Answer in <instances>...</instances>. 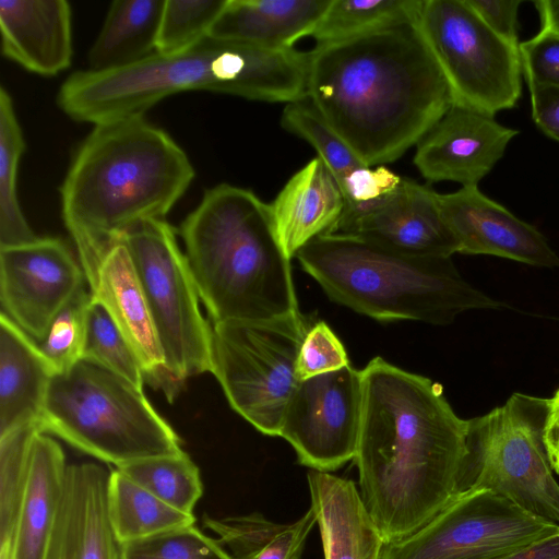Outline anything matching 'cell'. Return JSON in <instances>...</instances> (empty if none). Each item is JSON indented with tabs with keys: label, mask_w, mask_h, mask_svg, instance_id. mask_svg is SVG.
Here are the masks:
<instances>
[{
	"label": "cell",
	"mask_w": 559,
	"mask_h": 559,
	"mask_svg": "<svg viewBox=\"0 0 559 559\" xmlns=\"http://www.w3.org/2000/svg\"><path fill=\"white\" fill-rule=\"evenodd\" d=\"M349 365L346 349L331 328L319 321L306 333L297 358L300 381L340 370Z\"/></svg>",
	"instance_id": "74e56055"
},
{
	"label": "cell",
	"mask_w": 559,
	"mask_h": 559,
	"mask_svg": "<svg viewBox=\"0 0 559 559\" xmlns=\"http://www.w3.org/2000/svg\"><path fill=\"white\" fill-rule=\"evenodd\" d=\"M540 16V31L559 35V0H538L534 2Z\"/></svg>",
	"instance_id": "f6af8a7d"
},
{
	"label": "cell",
	"mask_w": 559,
	"mask_h": 559,
	"mask_svg": "<svg viewBox=\"0 0 559 559\" xmlns=\"http://www.w3.org/2000/svg\"><path fill=\"white\" fill-rule=\"evenodd\" d=\"M39 423L45 433L116 467L185 452L142 388L86 358L55 374Z\"/></svg>",
	"instance_id": "52a82bcc"
},
{
	"label": "cell",
	"mask_w": 559,
	"mask_h": 559,
	"mask_svg": "<svg viewBox=\"0 0 559 559\" xmlns=\"http://www.w3.org/2000/svg\"><path fill=\"white\" fill-rule=\"evenodd\" d=\"M227 0H165L156 52L181 51L210 35Z\"/></svg>",
	"instance_id": "e575fe53"
},
{
	"label": "cell",
	"mask_w": 559,
	"mask_h": 559,
	"mask_svg": "<svg viewBox=\"0 0 559 559\" xmlns=\"http://www.w3.org/2000/svg\"><path fill=\"white\" fill-rule=\"evenodd\" d=\"M423 0H331L310 37L325 45L414 23Z\"/></svg>",
	"instance_id": "f1b7e54d"
},
{
	"label": "cell",
	"mask_w": 559,
	"mask_h": 559,
	"mask_svg": "<svg viewBox=\"0 0 559 559\" xmlns=\"http://www.w3.org/2000/svg\"><path fill=\"white\" fill-rule=\"evenodd\" d=\"M108 510L120 545L195 523L193 513L169 506L118 468L109 475Z\"/></svg>",
	"instance_id": "83f0119b"
},
{
	"label": "cell",
	"mask_w": 559,
	"mask_h": 559,
	"mask_svg": "<svg viewBox=\"0 0 559 559\" xmlns=\"http://www.w3.org/2000/svg\"><path fill=\"white\" fill-rule=\"evenodd\" d=\"M66 456L45 432L32 444L25 492L10 559H46L63 493Z\"/></svg>",
	"instance_id": "cb8c5ba5"
},
{
	"label": "cell",
	"mask_w": 559,
	"mask_h": 559,
	"mask_svg": "<svg viewBox=\"0 0 559 559\" xmlns=\"http://www.w3.org/2000/svg\"><path fill=\"white\" fill-rule=\"evenodd\" d=\"M518 133L493 116L452 104L416 144L414 164L428 181L477 186Z\"/></svg>",
	"instance_id": "2e32d148"
},
{
	"label": "cell",
	"mask_w": 559,
	"mask_h": 559,
	"mask_svg": "<svg viewBox=\"0 0 559 559\" xmlns=\"http://www.w3.org/2000/svg\"><path fill=\"white\" fill-rule=\"evenodd\" d=\"M452 104L487 115L513 108L522 90L519 46L496 34L466 0H423L415 21Z\"/></svg>",
	"instance_id": "30bf717a"
},
{
	"label": "cell",
	"mask_w": 559,
	"mask_h": 559,
	"mask_svg": "<svg viewBox=\"0 0 559 559\" xmlns=\"http://www.w3.org/2000/svg\"><path fill=\"white\" fill-rule=\"evenodd\" d=\"M56 371L9 317L0 316V437L39 423Z\"/></svg>",
	"instance_id": "603a6c76"
},
{
	"label": "cell",
	"mask_w": 559,
	"mask_h": 559,
	"mask_svg": "<svg viewBox=\"0 0 559 559\" xmlns=\"http://www.w3.org/2000/svg\"><path fill=\"white\" fill-rule=\"evenodd\" d=\"M25 141L12 98L0 87V248L25 245L38 237L29 227L17 198L19 163Z\"/></svg>",
	"instance_id": "f546056e"
},
{
	"label": "cell",
	"mask_w": 559,
	"mask_h": 559,
	"mask_svg": "<svg viewBox=\"0 0 559 559\" xmlns=\"http://www.w3.org/2000/svg\"><path fill=\"white\" fill-rule=\"evenodd\" d=\"M194 175L185 151L144 115L94 126L60 188L62 219L88 289L122 236L164 219Z\"/></svg>",
	"instance_id": "3957f363"
},
{
	"label": "cell",
	"mask_w": 559,
	"mask_h": 559,
	"mask_svg": "<svg viewBox=\"0 0 559 559\" xmlns=\"http://www.w3.org/2000/svg\"><path fill=\"white\" fill-rule=\"evenodd\" d=\"M44 432L32 423L0 437V559H10L35 437Z\"/></svg>",
	"instance_id": "4dcf8cb0"
},
{
	"label": "cell",
	"mask_w": 559,
	"mask_h": 559,
	"mask_svg": "<svg viewBox=\"0 0 559 559\" xmlns=\"http://www.w3.org/2000/svg\"><path fill=\"white\" fill-rule=\"evenodd\" d=\"M308 53L206 36L175 53H153L108 71H78L60 86L57 103L70 118L94 126L144 115L173 94L206 90L270 103L307 97Z\"/></svg>",
	"instance_id": "277c9868"
},
{
	"label": "cell",
	"mask_w": 559,
	"mask_h": 559,
	"mask_svg": "<svg viewBox=\"0 0 559 559\" xmlns=\"http://www.w3.org/2000/svg\"><path fill=\"white\" fill-rule=\"evenodd\" d=\"M109 475L96 463L67 467L46 559H120L108 510Z\"/></svg>",
	"instance_id": "d6986e66"
},
{
	"label": "cell",
	"mask_w": 559,
	"mask_h": 559,
	"mask_svg": "<svg viewBox=\"0 0 559 559\" xmlns=\"http://www.w3.org/2000/svg\"><path fill=\"white\" fill-rule=\"evenodd\" d=\"M478 16L501 38L520 46L518 10L521 0H466Z\"/></svg>",
	"instance_id": "60d3db41"
},
{
	"label": "cell",
	"mask_w": 559,
	"mask_h": 559,
	"mask_svg": "<svg viewBox=\"0 0 559 559\" xmlns=\"http://www.w3.org/2000/svg\"><path fill=\"white\" fill-rule=\"evenodd\" d=\"M2 53L27 71L51 76L71 66L72 14L66 0L0 1Z\"/></svg>",
	"instance_id": "ffe728a7"
},
{
	"label": "cell",
	"mask_w": 559,
	"mask_h": 559,
	"mask_svg": "<svg viewBox=\"0 0 559 559\" xmlns=\"http://www.w3.org/2000/svg\"><path fill=\"white\" fill-rule=\"evenodd\" d=\"M549 399L514 393L500 407L468 419L462 490L486 489L559 525V485L545 444Z\"/></svg>",
	"instance_id": "ba28073f"
},
{
	"label": "cell",
	"mask_w": 559,
	"mask_h": 559,
	"mask_svg": "<svg viewBox=\"0 0 559 559\" xmlns=\"http://www.w3.org/2000/svg\"><path fill=\"white\" fill-rule=\"evenodd\" d=\"M87 283L79 259L55 237L0 248L1 312L34 341Z\"/></svg>",
	"instance_id": "5bb4252c"
},
{
	"label": "cell",
	"mask_w": 559,
	"mask_h": 559,
	"mask_svg": "<svg viewBox=\"0 0 559 559\" xmlns=\"http://www.w3.org/2000/svg\"><path fill=\"white\" fill-rule=\"evenodd\" d=\"M328 234L358 237L412 255L451 258L459 252L457 240L442 215L439 193L404 178L381 198L345 207Z\"/></svg>",
	"instance_id": "9a60e30c"
},
{
	"label": "cell",
	"mask_w": 559,
	"mask_h": 559,
	"mask_svg": "<svg viewBox=\"0 0 559 559\" xmlns=\"http://www.w3.org/2000/svg\"><path fill=\"white\" fill-rule=\"evenodd\" d=\"M329 298L378 321L447 325L472 309H497L451 258L402 253L365 239L323 234L295 255Z\"/></svg>",
	"instance_id": "8992f818"
},
{
	"label": "cell",
	"mask_w": 559,
	"mask_h": 559,
	"mask_svg": "<svg viewBox=\"0 0 559 559\" xmlns=\"http://www.w3.org/2000/svg\"><path fill=\"white\" fill-rule=\"evenodd\" d=\"M310 329L301 313L212 324L211 371L230 406L263 435L280 436L300 380L297 358Z\"/></svg>",
	"instance_id": "9c48e42d"
},
{
	"label": "cell",
	"mask_w": 559,
	"mask_h": 559,
	"mask_svg": "<svg viewBox=\"0 0 559 559\" xmlns=\"http://www.w3.org/2000/svg\"><path fill=\"white\" fill-rule=\"evenodd\" d=\"M498 559H559V532Z\"/></svg>",
	"instance_id": "ee69618b"
},
{
	"label": "cell",
	"mask_w": 559,
	"mask_h": 559,
	"mask_svg": "<svg viewBox=\"0 0 559 559\" xmlns=\"http://www.w3.org/2000/svg\"><path fill=\"white\" fill-rule=\"evenodd\" d=\"M532 117L536 126L559 142V86L528 84Z\"/></svg>",
	"instance_id": "b9f144b4"
},
{
	"label": "cell",
	"mask_w": 559,
	"mask_h": 559,
	"mask_svg": "<svg viewBox=\"0 0 559 559\" xmlns=\"http://www.w3.org/2000/svg\"><path fill=\"white\" fill-rule=\"evenodd\" d=\"M91 300V290L83 286L57 313L43 338L35 341L56 373L70 369L83 358Z\"/></svg>",
	"instance_id": "d590c367"
},
{
	"label": "cell",
	"mask_w": 559,
	"mask_h": 559,
	"mask_svg": "<svg viewBox=\"0 0 559 559\" xmlns=\"http://www.w3.org/2000/svg\"><path fill=\"white\" fill-rule=\"evenodd\" d=\"M442 215L459 253L490 254L544 267H559V257L533 225L485 195L477 186L439 194Z\"/></svg>",
	"instance_id": "e0dca14e"
},
{
	"label": "cell",
	"mask_w": 559,
	"mask_h": 559,
	"mask_svg": "<svg viewBox=\"0 0 559 559\" xmlns=\"http://www.w3.org/2000/svg\"><path fill=\"white\" fill-rule=\"evenodd\" d=\"M544 438L551 464L559 459V389L549 399V411Z\"/></svg>",
	"instance_id": "7bdbcfd3"
},
{
	"label": "cell",
	"mask_w": 559,
	"mask_h": 559,
	"mask_svg": "<svg viewBox=\"0 0 559 559\" xmlns=\"http://www.w3.org/2000/svg\"><path fill=\"white\" fill-rule=\"evenodd\" d=\"M401 179L383 165H367L340 181L338 187L345 200V207H349L381 198L395 189Z\"/></svg>",
	"instance_id": "ab89813d"
},
{
	"label": "cell",
	"mask_w": 559,
	"mask_h": 559,
	"mask_svg": "<svg viewBox=\"0 0 559 559\" xmlns=\"http://www.w3.org/2000/svg\"><path fill=\"white\" fill-rule=\"evenodd\" d=\"M120 559H231L226 549L198 527L181 526L120 545Z\"/></svg>",
	"instance_id": "8d00e7d4"
},
{
	"label": "cell",
	"mask_w": 559,
	"mask_h": 559,
	"mask_svg": "<svg viewBox=\"0 0 559 559\" xmlns=\"http://www.w3.org/2000/svg\"><path fill=\"white\" fill-rule=\"evenodd\" d=\"M165 0H115L88 50V70L108 71L156 52Z\"/></svg>",
	"instance_id": "484cf974"
},
{
	"label": "cell",
	"mask_w": 559,
	"mask_h": 559,
	"mask_svg": "<svg viewBox=\"0 0 559 559\" xmlns=\"http://www.w3.org/2000/svg\"><path fill=\"white\" fill-rule=\"evenodd\" d=\"M317 524L313 509L292 523H276L263 514L210 518L203 525L217 535L231 559H301L306 539Z\"/></svg>",
	"instance_id": "4316f807"
},
{
	"label": "cell",
	"mask_w": 559,
	"mask_h": 559,
	"mask_svg": "<svg viewBox=\"0 0 559 559\" xmlns=\"http://www.w3.org/2000/svg\"><path fill=\"white\" fill-rule=\"evenodd\" d=\"M357 451L361 500L385 543L418 531L461 491L468 420L442 386L382 357L361 370Z\"/></svg>",
	"instance_id": "6da1fadb"
},
{
	"label": "cell",
	"mask_w": 559,
	"mask_h": 559,
	"mask_svg": "<svg viewBox=\"0 0 559 559\" xmlns=\"http://www.w3.org/2000/svg\"><path fill=\"white\" fill-rule=\"evenodd\" d=\"M331 0H227L210 35L271 49L310 36Z\"/></svg>",
	"instance_id": "d4e9b609"
},
{
	"label": "cell",
	"mask_w": 559,
	"mask_h": 559,
	"mask_svg": "<svg viewBox=\"0 0 559 559\" xmlns=\"http://www.w3.org/2000/svg\"><path fill=\"white\" fill-rule=\"evenodd\" d=\"M362 406L361 370L350 365L299 382L284 415L280 437L298 463L333 472L354 460Z\"/></svg>",
	"instance_id": "4fadbf2b"
},
{
	"label": "cell",
	"mask_w": 559,
	"mask_h": 559,
	"mask_svg": "<svg viewBox=\"0 0 559 559\" xmlns=\"http://www.w3.org/2000/svg\"><path fill=\"white\" fill-rule=\"evenodd\" d=\"M281 123L285 130L307 141L317 151L318 157L337 183L367 166L307 97L286 104Z\"/></svg>",
	"instance_id": "d6a6232c"
},
{
	"label": "cell",
	"mask_w": 559,
	"mask_h": 559,
	"mask_svg": "<svg viewBox=\"0 0 559 559\" xmlns=\"http://www.w3.org/2000/svg\"><path fill=\"white\" fill-rule=\"evenodd\" d=\"M559 532L486 489H466L418 531L385 543L381 559H498Z\"/></svg>",
	"instance_id": "7c38bea8"
},
{
	"label": "cell",
	"mask_w": 559,
	"mask_h": 559,
	"mask_svg": "<svg viewBox=\"0 0 559 559\" xmlns=\"http://www.w3.org/2000/svg\"><path fill=\"white\" fill-rule=\"evenodd\" d=\"M519 49L527 84L559 86V35L538 32Z\"/></svg>",
	"instance_id": "f35d334b"
},
{
	"label": "cell",
	"mask_w": 559,
	"mask_h": 559,
	"mask_svg": "<svg viewBox=\"0 0 559 559\" xmlns=\"http://www.w3.org/2000/svg\"><path fill=\"white\" fill-rule=\"evenodd\" d=\"M185 255L213 324L300 313L290 259L270 204L228 183L205 191L180 227Z\"/></svg>",
	"instance_id": "5b68a950"
},
{
	"label": "cell",
	"mask_w": 559,
	"mask_h": 559,
	"mask_svg": "<svg viewBox=\"0 0 559 559\" xmlns=\"http://www.w3.org/2000/svg\"><path fill=\"white\" fill-rule=\"evenodd\" d=\"M307 98L369 166L399 159L453 103L415 22L316 45Z\"/></svg>",
	"instance_id": "7a4b0ae2"
},
{
	"label": "cell",
	"mask_w": 559,
	"mask_h": 559,
	"mask_svg": "<svg viewBox=\"0 0 559 559\" xmlns=\"http://www.w3.org/2000/svg\"><path fill=\"white\" fill-rule=\"evenodd\" d=\"M116 468L182 512L193 513L203 495L200 471L186 452L144 459Z\"/></svg>",
	"instance_id": "1f68e13d"
},
{
	"label": "cell",
	"mask_w": 559,
	"mask_h": 559,
	"mask_svg": "<svg viewBox=\"0 0 559 559\" xmlns=\"http://www.w3.org/2000/svg\"><path fill=\"white\" fill-rule=\"evenodd\" d=\"M278 240L289 259L331 233L345 210L338 183L317 156L295 173L270 204Z\"/></svg>",
	"instance_id": "7402d4cb"
},
{
	"label": "cell",
	"mask_w": 559,
	"mask_h": 559,
	"mask_svg": "<svg viewBox=\"0 0 559 559\" xmlns=\"http://www.w3.org/2000/svg\"><path fill=\"white\" fill-rule=\"evenodd\" d=\"M135 353L145 382L171 402L182 385L169 372L150 307L126 245L119 241L104 258L90 288Z\"/></svg>",
	"instance_id": "ac0fdd59"
},
{
	"label": "cell",
	"mask_w": 559,
	"mask_h": 559,
	"mask_svg": "<svg viewBox=\"0 0 559 559\" xmlns=\"http://www.w3.org/2000/svg\"><path fill=\"white\" fill-rule=\"evenodd\" d=\"M307 481L324 559H381L385 542L355 484L316 469Z\"/></svg>",
	"instance_id": "44dd1931"
},
{
	"label": "cell",
	"mask_w": 559,
	"mask_h": 559,
	"mask_svg": "<svg viewBox=\"0 0 559 559\" xmlns=\"http://www.w3.org/2000/svg\"><path fill=\"white\" fill-rule=\"evenodd\" d=\"M120 241L136 270L166 366L183 386L189 377L211 371L212 325L201 313L176 231L165 219H154L134 227Z\"/></svg>",
	"instance_id": "8fae6325"
},
{
	"label": "cell",
	"mask_w": 559,
	"mask_h": 559,
	"mask_svg": "<svg viewBox=\"0 0 559 559\" xmlns=\"http://www.w3.org/2000/svg\"><path fill=\"white\" fill-rule=\"evenodd\" d=\"M551 467L555 472H557L559 474V459L557 461H555L554 463H551Z\"/></svg>",
	"instance_id": "bcb514c9"
},
{
	"label": "cell",
	"mask_w": 559,
	"mask_h": 559,
	"mask_svg": "<svg viewBox=\"0 0 559 559\" xmlns=\"http://www.w3.org/2000/svg\"><path fill=\"white\" fill-rule=\"evenodd\" d=\"M83 358L126 378L143 389L141 364L106 308L93 298L86 317Z\"/></svg>",
	"instance_id": "836d02e7"
}]
</instances>
